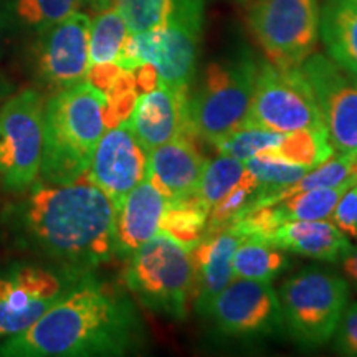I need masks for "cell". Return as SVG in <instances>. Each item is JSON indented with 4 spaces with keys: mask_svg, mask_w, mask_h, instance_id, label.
Returning <instances> with one entry per match:
<instances>
[{
    "mask_svg": "<svg viewBox=\"0 0 357 357\" xmlns=\"http://www.w3.org/2000/svg\"><path fill=\"white\" fill-rule=\"evenodd\" d=\"M8 220L25 248L89 271L116 257V207L86 176L70 184L37 178Z\"/></svg>",
    "mask_w": 357,
    "mask_h": 357,
    "instance_id": "1",
    "label": "cell"
},
{
    "mask_svg": "<svg viewBox=\"0 0 357 357\" xmlns=\"http://www.w3.org/2000/svg\"><path fill=\"white\" fill-rule=\"evenodd\" d=\"M141 341L142 323L132 301L88 271L32 328L0 341V356H123Z\"/></svg>",
    "mask_w": 357,
    "mask_h": 357,
    "instance_id": "2",
    "label": "cell"
},
{
    "mask_svg": "<svg viewBox=\"0 0 357 357\" xmlns=\"http://www.w3.org/2000/svg\"><path fill=\"white\" fill-rule=\"evenodd\" d=\"M106 124V95L88 79L45 101L40 181L70 184L86 174Z\"/></svg>",
    "mask_w": 357,
    "mask_h": 357,
    "instance_id": "3",
    "label": "cell"
},
{
    "mask_svg": "<svg viewBox=\"0 0 357 357\" xmlns=\"http://www.w3.org/2000/svg\"><path fill=\"white\" fill-rule=\"evenodd\" d=\"M202 26L204 0H174L164 24L128 33L116 63L124 70L151 63L160 84L189 89L197 71Z\"/></svg>",
    "mask_w": 357,
    "mask_h": 357,
    "instance_id": "4",
    "label": "cell"
},
{
    "mask_svg": "<svg viewBox=\"0 0 357 357\" xmlns=\"http://www.w3.org/2000/svg\"><path fill=\"white\" fill-rule=\"evenodd\" d=\"M124 281L146 310L182 321L192 300L190 250L159 231L129 255Z\"/></svg>",
    "mask_w": 357,
    "mask_h": 357,
    "instance_id": "5",
    "label": "cell"
},
{
    "mask_svg": "<svg viewBox=\"0 0 357 357\" xmlns=\"http://www.w3.org/2000/svg\"><path fill=\"white\" fill-rule=\"evenodd\" d=\"M283 333L303 349L328 344L349 305L342 276L311 266L293 275L278 291Z\"/></svg>",
    "mask_w": 357,
    "mask_h": 357,
    "instance_id": "6",
    "label": "cell"
},
{
    "mask_svg": "<svg viewBox=\"0 0 357 357\" xmlns=\"http://www.w3.org/2000/svg\"><path fill=\"white\" fill-rule=\"evenodd\" d=\"M258 63L247 53L213 61L205 68L194 95H189V119L195 136L213 146L247 119Z\"/></svg>",
    "mask_w": 357,
    "mask_h": 357,
    "instance_id": "7",
    "label": "cell"
},
{
    "mask_svg": "<svg viewBox=\"0 0 357 357\" xmlns=\"http://www.w3.org/2000/svg\"><path fill=\"white\" fill-rule=\"evenodd\" d=\"M88 271L30 261L0 268V341L17 336L37 323Z\"/></svg>",
    "mask_w": 357,
    "mask_h": 357,
    "instance_id": "8",
    "label": "cell"
},
{
    "mask_svg": "<svg viewBox=\"0 0 357 357\" xmlns=\"http://www.w3.org/2000/svg\"><path fill=\"white\" fill-rule=\"evenodd\" d=\"M242 126L275 132L326 128L314 93L301 66L258 65L255 88Z\"/></svg>",
    "mask_w": 357,
    "mask_h": 357,
    "instance_id": "9",
    "label": "cell"
},
{
    "mask_svg": "<svg viewBox=\"0 0 357 357\" xmlns=\"http://www.w3.org/2000/svg\"><path fill=\"white\" fill-rule=\"evenodd\" d=\"M45 100L37 89H22L0 106V184L24 194L40 174Z\"/></svg>",
    "mask_w": 357,
    "mask_h": 357,
    "instance_id": "10",
    "label": "cell"
},
{
    "mask_svg": "<svg viewBox=\"0 0 357 357\" xmlns=\"http://www.w3.org/2000/svg\"><path fill=\"white\" fill-rule=\"evenodd\" d=\"M318 0H255L248 13L253 37L276 66H301L319 40Z\"/></svg>",
    "mask_w": 357,
    "mask_h": 357,
    "instance_id": "11",
    "label": "cell"
},
{
    "mask_svg": "<svg viewBox=\"0 0 357 357\" xmlns=\"http://www.w3.org/2000/svg\"><path fill=\"white\" fill-rule=\"evenodd\" d=\"M205 318L229 337L261 339L283 333L278 293L268 281L234 278L217 294Z\"/></svg>",
    "mask_w": 357,
    "mask_h": 357,
    "instance_id": "12",
    "label": "cell"
},
{
    "mask_svg": "<svg viewBox=\"0 0 357 357\" xmlns=\"http://www.w3.org/2000/svg\"><path fill=\"white\" fill-rule=\"evenodd\" d=\"M336 154L357 158V75L312 53L301 65Z\"/></svg>",
    "mask_w": 357,
    "mask_h": 357,
    "instance_id": "13",
    "label": "cell"
},
{
    "mask_svg": "<svg viewBox=\"0 0 357 357\" xmlns=\"http://www.w3.org/2000/svg\"><path fill=\"white\" fill-rule=\"evenodd\" d=\"M89 29L91 19L73 12L42 32L37 66L47 86L65 89L86 79L89 70Z\"/></svg>",
    "mask_w": 357,
    "mask_h": 357,
    "instance_id": "14",
    "label": "cell"
},
{
    "mask_svg": "<svg viewBox=\"0 0 357 357\" xmlns=\"http://www.w3.org/2000/svg\"><path fill=\"white\" fill-rule=\"evenodd\" d=\"M118 208L147 176V153L126 121L111 126L98 142L86 174Z\"/></svg>",
    "mask_w": 357,
    "mask_h": 357,
    "instance_id": "15",
    "label": "cell"
},
{
    "mask_svg": "<svg viewBox=\"0 0 357 357\" xmlns=\"http://www.w3.org/2000/svg\"><path fill=\"white\" fill-rule=\"evenodd\" d=\"M126 123L147 154L181 134H194L189 119V89L159 83L137 96Z\"/></svg>",
    "mask_w": 357,
    "mask_h": 357,
    "instance_id": "16",
    "label": "cell"
},
{
    "mask_svg": "<svg viewBox=\"0 0 357 357\" xmlns=\"http://www.w3.org/2000/svg\"><path fill=\"white\" fill-rule=\"evenodd\" d=\"M195 134H181L147 154V176L169 202L189 199L199 189L208 159L195 144Z\"/></svg>",
    "mask_w": 357,
    "mask_h": 357,
    "instance_id": "17",
    "label": "cell"
},
{
    "mask_svg": "<svg viewBox=\"0 0 357 357\" xmlns=\"http://www.w3.org/2000/svg\"><path fill=\"white\" fill-rule=\"evenodd\" d=\"M243 236L234 227H227L213 234H207L190 250L192 301L200 316H207L215 296L234 280L231 260L236 245Z\"/></svg>",
    "mask_w": 357,
    "mask_h": 357,
    "instance_id": "18",
    "label": "cell"
},
{
    "mask_svg": "<svg viewBox=\"0 0 357 357\" xmlns=\"http://www.w3.org/2000/svg\"><path fill=\"white\" fill-rule=\"evenodd\" d=\"M166 195L149 178L129 192L116 208V257H129L160 231Z\"/></svg>",
    "mask_w": 357,
    "mask_h": 357,
    "instance_id": "19",
    "label": "cell"
},
{
    "mask_svg": "<svg viewBox=\"0 0 357 357\" xmlns=\"http://www.w3.org/2000/svg\"><path fill=\"white\" fill-rule=\"evenodd\" d=\"M265 240L284 252L328 263L341 261L352 247L347 235L326 218L281 223Z\"/></svg>",
    "mask_w": 357,
    "mask_h": 357,
    "instance_id": "20",
    "label": "cell"
},
{
    "mask_svg": "<svg viewBox=\"0 0 357 357\" xmlns=\"http://www.w3.org/2000/svg\"><path fill=\"white\" fill-rule=\"evenodd\" d=\"M319 37L328 56L357 75V6L352 0H324Z\"/></svg>",
    "mask_w": 357,
    "mask_h": 357,
    "instance_id": "21",
    "label": "cell"
},
{
    "mask_svg": "<svg viewBox=\"0 0 357 357\" xmlns=\"http://www.w3.org/2000/svg\"><path fill=\"white\" fill-rule=\"evenodd\" d=\"M289 266V258L283 248L257 236H245L236 245L231 268L234 278L268 281L271 283Z\"/></svg>",
    "mask_w": 357,
    "mask_h": 357,
    "instance_id": "22",
    "label": "cell"
},
{
    "mask_svg": "<svg viewBox=\"0 0 357 357\" xmlns=\"http://www.w3.org/2000/svg\"><path fill=\"white\" fill-rule=\"evenodd\" d=\"M129 29L116 6L100 10L89 29V66L116 63Z\"/></svg>",
    "mask_w": 357,
    "mask_h": 357,
    "instance_id": "23",
    "label": "cell"
},
{
    "mask_svg": "<svg viewBox=\"0 0 357 357\" xmlns=\"http://www.w3.org/2000/svg\"><path fill=\"white\" fill-rule=\"evenodd\" d=\"M207 220L208 211H205L195 195L174 202L167 200V208L160 222V231L192 250L202 240Z\"/></svg>",
    "mask_w": 357,
    "mask_h": 357,
    "instance_id": "24",
    "label": "cell"
},
{
    "mask_svg": "<svg viewBox=\"0 0 357 357\" xmlns=\"http://www.w3.org/2000/svg\"><path fill=\"white\" fill-rule=\"evenodd\" d=\"M266 154L314 169L319 164L326 162L329 158H333L336 151L329 141L328 129L321 128L287 132L281 144L273 151H268Z\"/></svg>",
    "mask_w": 357,
    "mask_h": 357,
    "instance_id": "25",
    "label": "cell"
},
{
    "mask_svg": "<svg viewBox=\"0 0 357 357\" xmlns=\"http://www.w3.org/2000/svg\"><path fill=\"white\" fill-rule=\"evenodd\" d=\"M245 172H247V167L243 160L230 158V155H218L205 167L195 197L204 205L205 211L211 212L213 205L223 195L229 194V190L243 177Z\"/></svg>",
    "mask_w": 357,
    "mask_h": 357,
    "instance_id": "26",
    "label": "cell"
},
{
    "mask_svg": "<svg viewBox=\"0 0 357 357\" xmlns=\"http://www.w3.org/2000/svg\"><path fill=\"white\" fill-rule=\"evenodd\" d=\"M287 132L266 131V129L253 126H240L217 141L213 147L220 155L245 160L258 153H268L281 144Z\"/></svg>",
    "mask_w": 357,
    "mask_h": 357,
    "instance_id": "27",
    "label": "cell"
},
{
    "mask_svg": "<svg viewBox=\"0 0 357 357\" xmlns=\"http://www.w3.org/2000/svg\"><path fill=\"white\" fill-rule=\"evenodd\" d=\"M260 189L261 185L258 184L257 178L248 171L245 172L243 177L229 190V194L223 195V197L211 208V212H208L207 229H205L204 235L213 234V231L230 227L236 218L242 217L245 207H247L250 200L255 197Z\"/></svg>",
    "mask_w": 357,
    "mask_h": 357,
    "instance_id": "28",
    "label": "cell"
},
{
    "mask_svg": "<svg viewBox=\"0 0 357 357\" xmlns=\"http://www.w3.org/2000/svg\"><path fill=\"white\" fill-rule=\"evenodd\" d=\"M243 162L247 171L257 178L261 187L289 185L311 171V167L288 162V160L266 153H258L245 159Z\"/></svg>",
    "mask_w": 357,
    "mask_h": 357,
    "instance_id": "29",
    "label": "cell"
},
{
    "mask_svg": "<svg viewBox=\"0 0 357 357\" xmlns=\"http://www.w3.org/2000/svg\"><path fill=\"white\" fill-rule=\"evenodd\" d=\"M79 3L82 0H17L15 15L22 24L42 33L48 26L77 12Z\"/></svg>",
    "mask_w": 357,
    "mask_h": 357,
    "instance_id": "30",
    "label": "cell"
},
{
    "mask_svg": "<svg viewBox=\"0 0 357 357\" xmlns=\"http://www.w3.org/2000/svg\"><path fill=\"white\" fill-rule=\"evenodd\" d=\"M131 33L153 30L167 19L174 0H114Z\"/></svg>",
    "mask_w": 357,
    "mask_h": 357,
    "instance_id": "31",
    "label": "cell"
},
{
    "mask_svg": "<svg viewBox=\"0 0 357 357\" xmlns=\"http://www.w3.org/2000/svg\"><path fill=\"white\" fill-rule=\"evenodd\" d=\"M333 337L339 354L357 357V301L347 305Z\"/></svg>",
    "mask_w": 357,
    "mask_h": 357,
    "instance_id": "32",
    "label": "cell"
},
{
    "mask_svg": "<svg viewBox=\"0 0 357 357\" xmlns=\"http://www.w3.org/2000/svg\"><path fill=\"white\" fill-rule=\"evenodd\" d=\"M331 217L333 223L342 234L357 240V184L351 185L342 194Z\"/></svg>",
    "mask_w": 357,
    "mask_h": 357,
    "instance_id": "33",
    "label": "cell"
},
{
    "mask_svg": "<svg viewBox=\"0 0 357 357\" xmlns=\"http://www.w3.org/2000/svg\"><path fill=\"white\" fill-rule=\"evenodd\" d=\"M341 263L344 275L347 276V283H351L357 289V247L352 245L349 252L342 257Z\"/></svg>",
    "mask_w": 357,
    "mask_h": 357,
    "instance_id": "34",
    "label": "cell"
},
{
    "mask_svg": "<svg viewBox=\"0 0 357 357\" xmlns=\"http://www.w3.org/2000/svg\"><path fill=\"white\" fill-rule=\"evenodd\" d=\"M91 2V6H95L96 8H100V10H102V8L109 7L111 3L114 2V0H89Z\"/></svg>",
    "mask_w": 357,
    "mask_h": 357,
    "instance_id": "35",
    "label": "cell"
},
{
    "mask_svg": "<svg viewBox=\"0 0 357 357\" xmlns=\"http://www.w3.org/2000/svg\"><path fill=\"white\" fill-rule=\"evenodd\" d=\"M352 2H354V3H356V6H357V0H352Z\"/></svg>",
    "mask_w": 357,
    "mask_h": 357,
    "instance_id": "36",
    "label": "cell"
}]
</instances>
